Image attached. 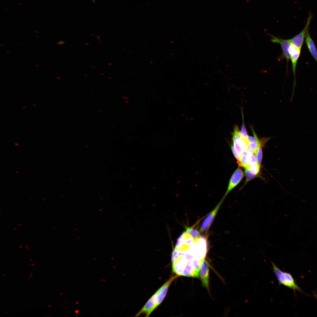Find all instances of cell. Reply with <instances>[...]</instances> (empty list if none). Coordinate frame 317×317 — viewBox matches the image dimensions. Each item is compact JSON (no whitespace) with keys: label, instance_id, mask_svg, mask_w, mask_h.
Masks as SVG:
<instances>
[{"label":"cell","instance_id":"obj_16","mask_svg":"<svg viewBox=\"0 0 317 317\" xmlns=\"http://www.w3.org/2000/svg\"><path fill=\"white\" fill-rule=\"evenodd\" d=\"M243 114H242V119H243V124H242V127H241V130L240 131V133H241V134L242 137L243 138V139L247 143V144H248V139H247V138H248V134H247V131L246 130V129L245 127V124H244V118H243L244 117H243Z\"/></svg>","mask_w":317,"mask_h":317},{"label":"cell","instance_id":"obj_4","mask_svg":"<svg viewBox=\"0 0 317 317\" xmlns=\"http://www.w3.org/2000/svg\"><path fill=\"white\" fill-rule=\"evenodd\" d=\"M268 34L271 37V41L272 42L280 45L282 50V57L286 59L288 64L289 60H291L290 49L292 44L291 39H283L270 34Z\"/></svg>","mask_w":317,"mask_h":317},{"label":"cell","instance_id":"obj_27","mask_svg":"<svg viewBox=\"0 0 317 317\" xmlns=\"http://www.w3.org/2000/svg\"><path fill=\"white\" fill-rule=\"evenodd\" d=\"M31 276H29V278H31Z\"/></svg>","mask_w":317,"mask_h":317},{"label":"cell","instance_id":"obj_10","mask_svg":"<svg viewBox=\"0 0 317 317\" xmlns=\"http://www.w3.org/2000/svg\"><path fill=\"white\" fill-rule=\"evenodd\" d=\"M305 41L311 54L317 63V50L315 44L307 31L305 37Z\"/></svg>","mask_w":317,"mask_h":317},{"label":"cell","instance_id":"obj_5","mask_svg":"<svg viewBox=\"0 0 317 317\" xmlns=\"http://www.w3.org/2000/svg\"><path fill=\"white\" fill-rule=\"evenodd\" d=\"M301 53V49L297 48L292 43L290 49V53L291 55V60L292 63L294 80L291 100H292L294 96L295 88L296 85L295 77L296 66L299 58L300 55Z\"/></svg>","mask_w":317,"mask_h":317},{"label":"cell","instance_id":"obj_3","mask_svg":"<svg viewBox=\"0 0 317 317\" xmlns=\"http://www.w3.org/2000/svg\"><path fill=\"white\" fill-rule=\"evenodd\" d=\"M272 265V270L275 274L279 285L282 284L294 290L301 291L296 284L292 275L289 273L283 272L275 264L270 261Z\"/></svg>","mask_w":317,"mask_h":317},{"label":"cell","instance_id":"obj_15","mask_svg":"<svg viewBox=\"0 0 317 317\" xmlns=\"http://www.w3.org/2000/svg\"><path fill=\"white\" fill-rule=\"evenodd\" d=\"M245 168H247L252 174L256 176L258 174L260 169L258 164L252 166H249L248 167Z\"/></svg>","mask_w":317,"mask_h":317},{"label":"cell","instance_id":"obj_14","mask_svg":"<svg viewBox=\"0 0 317 317\" xmlns=\"http://www.w3.org/2000/svg\"><path fill=\"white\" fill-rule=\"evenodd\" d=\"M258 164L255 154L249 151L248 155V165L252 166Z\"/></svg>","mask_w":317,"mask_h":317},{"label":"cell","instance_id":"obj_8","mask_svg":"<svg viewBox=\"0 0 317 317\" xmlns=\"http://www.w3.org/2000/svg\"><path fill=\"white\" fill-rule=\"evenodd\" d=\"M244 176V173L239 167L232 175L230 181L228 186L223 198L225 197L228 193L240 182Z\"/></svg>","mask_w":317,"mask_h":317},{"label":"cell","instance_id":"obj_24","mask_svg":"<svg viewBox=\"0 0 317 317\" xmlns=\"http://www.w3.org/2000/svg\"><path fill=\"white\" fill-rule=\"evenodd\" d=\"M35 264H32V266H33Z\"/></svg>","mask_w":317,"mask_h":317},{"label":"cell","instance_id":"obj_30","mask_svg":"<svg viewBox=\"0 0 317 317\" xmlns=\"http://www.w3.org/2000/svg\"><path fill=\"white\" fill-rule=\"evenodd\" d=\"M31 264H29V265H31Z\"/></svg>","mask_w":317,"mask_h":317},{"label":"cell","instance_id":"obj_1","mask_svg":"<svg viewBox=\"0 0 317 317\" xmlns=\"http://www.w3.org/2000/svg\"><path fill=\"white\" fill-rule=\"evenodd\" d=\"M178 276L176 275L171 277L148 300L136 316H139L144 313L146 314V317L149 316L162 302L166 295L169 286Z\"/></svg>","mask_w":317,"mask_h":317},{"label":"cell","instance_id":"obj_35","mask_svg":"<svg viewBox=\"0 0 317 317\" xmlns=\"http://www.w3.org/2000/svg\"><path fill=\"white\" fill-rule=\"evenodd\" d=\"M115 267H113V268H115Z\"/></svg>","mask_w":317,"mask_h":317},{"label":"cell","instance_id":"obj_20","mask_svg":"<svg viewBox=\"0 0 317 317\" xmlns=\"http://www.w3.org/2000/svg\"><path fill=\"white\" fill-rule=\"evenodd\" d=\"M79 315V314L78 313L77 314V315H76V316H78Z\"/></svg>","mask_w":317,"mask_h":317},{"label":"cell","instance_id":"obj_13","mask_svg":"<svg viewBox=\"0 0 317 317\" xmlns=\"http://www.w3.org/2000/svg\"><path fill=\"white\" fill-rule=\"evenodd\" d=\"M257 162V163L260 168L262 158V145H260L258 147L257 151L255 155Z\"/></svg>","mask_w":317,"mask_h":317},{"label":"cell","instance_id":"obj_22","mask_svg":"<svg viewBox=\"0 0 317 317\" xmlns=\"http://www.w3.org/2000/svg\"><path fill=\"white\" fill-rule=\"evenodd\" d=\"M52 306V305H50V306H48V307H50V306Z\"/></svg>","mask_w":317,"mask_h":317},{"label":"cell","instance_id":"obj_12","mask_svg":"<svg viewBox=\"0 0 317 317\" xmlns=\"http://www.w3.org/2000/svg\"><path fill=\"white\" fill-rule=\"evenodd\" d=\"M186 231L193 239L194 241L198 240L200 237V232L192 227H186Z\"/></svg>","mask_w":317,"mask_h":317},{"label":"cell","instance_id":"obj_17","mask_svg":"<svg viewBox=\"0 0 317 317\" xmlns=\"http://www.w3.org/2000/svg\"><path fill=\"white\" fill-rule=\"evenodd\" d=\"M244 168L246 176V179L245 183V185L249 181L254 178L257 176L253 175L250 173L247 168Z\"/></svg>","mask_w":317,"mask_h":317},{"label":"cell","instance_id":"obj_32","mask_svg":"<svg viewBox=\"0 0 317 317\" xmlns=\"http://www.w3.org/2000/svg\"><path fill=\"white\" fill-rule=\"evenodd\" d=\"M8 312V311H7V312H6V313H7Z\"/></svg>","mask_w":317,"mask_h":317},{"label":"cell","instance_id":"obj_21","mask_svg":"<svg viewBox=\"0 0 317 317\" xmlns=\"http://www.w3.org/2000/svg\"><path fill=\"white\" fill-rule=\"evenodd\" d=\"M106 280V279H104L103 280V281H104Z\"/></svg>","mask_w":317,"mask_h":317},{"label":"cell","instance_id":"obj_25","mask_svg":"<svg viewBox=\"0 0 317 317\" xmlns=\"http://www.w3.org/2000/svg\"><path fill=\"white\" fill-rule=\"evenodd\" d=\"M63 294V293H60V295H61L62 294Z\"/></svg>","mask_w":317,"mask_h":317},{"label":"cell","instance_id":"obj_9","mask_svg":"<svg viewBox=\"0 0 317 317\" xmlns=\"http://www.w3.org/2000/svg\"><path fill=\"white\" fill-rule=\"evenodd\" d=\"M209 266L208 262L205 260L203 263L200 271L199 276L203 286L208 289L209 285Z\"/></svg>","mask_w":317,"mask_h":317},{"label":"cell","instance_id":"obj_23","mask_svg":"<svg viewBox=\"0 0 317 317\" xmlns=\"http://www.w3.org/2000/svg\"><path fill=\"white\" fill-rule=\"evenodd\" d=\"M102 280H103V279H101L100 280V281H102Z\"/></svg>","mask_w":317,"mask_h":317},{"label":"cell","instance_id":"obj_7","mask_svg":"<svg viewBox=\"0 0 317 317\" xmlns=\"http://www.w3.org/2000/svg\"><path fill=\"white\" fill-rule=\"evenodd\" d=\"M224 199L223 198L214 209L205 218L200 226V232H204L208 230Z\"/></svg>","mask_w":317,"mask_h":317},{"label":"cell","instance_id":"obj_34","mask_svg":"<svg viewBox=\"0 0 317 317\" xmlns=\"http://www.w3.org/2000/svg\"><path fill=\"white\" fill-rule=\"evenodd\" d=\"M97 259V258L96 259V258H95V259H94V260H95V259Z\"/></svg>","mask_w":317,"mask_h":317},{"label":"cell","instance_id":"obj_28","mask_svg":"<svg viewBox=\"0 0 317 317\" xmlns=\"http://www.w3.org/2000/svg\"><path fill=\"white\" fill-rule=\"evenodd\" d=\"M65 301H65H65H63V302H65Z\"/></svg>","mask_w":317,"mask_h":317},{"label":"cell","instance_id":"obj_33","mask_svg":"<svg viewBox=\"0 0 317 317\" xmlns=\"http://www.w3.org/2000/svg\"><path fill=\"white\" fill-rule=\"evenodd\" d=\"M62 278V277H61V278H60V279H61Z\"/></svg>","mask_w":317,"mask_h":317},{"label":"cell","instance_id":"obj_6","mask_svg":"<svg viewBox=\"0 0 317 317\" xmlns=\"http://www.w3.org/2000/svg\"><path fill=\"white\" fill-rule=\"evenodd\" d=\"M312 17V14L310 12L304 28L301 32L291 39L292 44L299 48L301 49L302 46L306 33L309 30Z\"/></svg>","mask_w":317,"mask_h":317},{"label":"cell","instance_id":"obj_11","mask_svg":"<svg viewBox=\"0 0 317 317\" xmlns=\"http://www.w3.org/2000/svg\"><path fill=\"white\" fill-rule=\"evenodd\" d=\"M249 151L248 148L244 150L240 159L238 163L239 166L245 168L249 166L248 155Z\"/></svg>","mask_w":317,"mask_h":317},{"label":"cell","instance_id":"obj_31","mask_svg":"<svg viewBox=\"0 0 317 317\" xmlns=\"http://www.w3.org/2000/svg\"><path fill=\"white\" fill-rule=\"evenodd\" d=\"M33 260V259H31V260H30V261H31V260Z\"/></svg>","mask_w":317,"mask_h":317},{"label":"cell","instance_id":"obj_18","mask_svg":"<svg viewBox=\"0 0 317 317\" xmlns=\"http://www.w3.org/2000/svg\"><path fill=\"white\" fill-rule=\"evenodd\" d=\"M79 311H79V310H76L74 311V313H76L78 314L79 313Z\"/></svg>","mask_w":317,"mask_h":317},{"label":"cell","instance_id":"obj_26","mask_svg":"<svg viewBox=\"0 0 317 317\" xmlns=\"http://www.w3.org/2000/svg\"><path fill=\"white\" fill-rule=\"evenodd\" d=\"M33 274V273H31V274H30V275H32V274Z\"/></svg>","mask_w":317,"mask_h":317},{"label":"cell","instance_id":"obj_19","mask_svg":"<svg viewBox=\"0 0 317 317\" xmlns=\"http://www.w3.org/2000/svg\"><path fill=\"white\" fill-rule=\"evenodd\" d=\"M79 303V301H77V302H76L75 304H78Z\"/></svg>","mask_w":317,"mask_h":317},{"label":"cell","instance_id":"obj_29","mask_svg":"<svg viewBox=\"0 0 317 317\" xmlns=\"http://www.w3.org/2000/svg\"><path fill=\"white\" fill-rule=\"evenodd\" d=\"M5 274H4L3 275V276H5Z\"/></svg>","mask_w":317,"mask_h":317},{"label":"cell","instance_id":"obj_2","mask_svg":"<svg viewBox=\"0 0 317 317\" xmlns=\"http://www.w3.org/2000/svg\"><path fill=\"white\" fill-rule=\"evenodd\" d=\"M232 143L231 149L237 163L241 157L244 150L247 149V143L242 137L238 126H234L232 133Z\"/></svg>","mask_w":317,"mask_h":317}]
</instances>
